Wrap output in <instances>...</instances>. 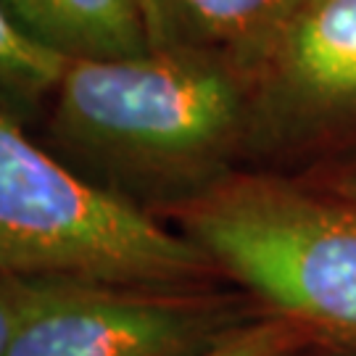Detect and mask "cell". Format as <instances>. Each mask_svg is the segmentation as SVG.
<instances>
[{"label": "cell", "instance_id": "9c48e42d", "mask_svg": "<svg viewBox=\"0 0 356 356\" xmlns=\"http://www.w3.org/2000/svg\"><path fill=\"white\" fill-rule=\"evenodd\" d=\"M312 335L282 317L251 319L225 341L195 356H291Z\"/></svg>", "mask_w": 356, "mask_h": 356}, {"label": "cell", "instance_id": "52a82bcc", "mask_svg": "<svg viewBox=\"0 0 356 356\" xmlns=\"http://www.w3.org/2000/svg\"><path fill=\"white\" fill-rule=\"evenodd\" d=\"M16 24L72 58H124L153 51L145 0H3Z\"/></svg>", "mask_w": 356, "mask_h": 356}, {"label": "cell", "instance_id": "30bf717a", "mask_svg": "<svg viewBox=\"0 0 356 356\" xmlns=\"http://www.w3.org/2000/svg\"><path fill=\"white\" fill-rule=\"evenodd\" d=\"M48 277H3L0 275V356L8 354L13 335L38 306Z\"/></svg>", "mask_w": 356, "mask_h": 356}, {"label": "cell", "instance_id": "ba28073f", "mask_svg": "<svg viewBox=\"0 0 356 356\" xmlns=\"http://www.w3.org/2000/svg\"><path fill=\"white\" fill-rule=\"evenodd\" d=\"M69 58L45 48L16 24L0 0V98L38 103L56 92Z\"/></svg>", "mask_w": 356, "mask_h": 356}, {"label": "cell", "instance_id": "6da1fadb", "mask_svg": "<svg viewBox=\"0 0 356 356\" xmlns=\"http://www.w3.org/2000/svg\"><path fill=\"white\" fill-rule=\"evenodd\" d=\"M248 124L241 79L179 48L72 58L53 92V145L79 164L76 175H101L114 193L177 191V204L222 177L219 164Z\"/></svg>", "mask_w": 356, "mask_h": 356}, {"label": "cell", "instance_id": "7a4b0ae2", "mask_svg": "<svg viewBox=\"0 0 356 356\" xmlns=\"http://www.w3.org/2000/svg\"><path fill=\"white\" fill-rule=\"evenodd\" d=\"M216 269L185 232L90 182L0 111V275L201 288Z\"/></svg>", "mask_w": 356, "mask_h": 356}, {"label": "cell", "instance_id": "277c9868", "mask_svg": "<svg viewBox=\"0 0 356 356\" xmlns=\"http://www.w3.org/2000/svg\"><path fill=\"white\" fill-rule=\"evenodd\" d=\"M245 322L241 301L201 288L48 277L6 356H195Z\"/></svg>", "mask_w": 356, "mask_h": 356}, {"label": "cell", "instance_id": "3957f363", "mask_svg": "<svg viewBox=\"0 0 356 356\" xmlns=\"http://www.w3.org/2000/svg\"><path fill=\"white\" fill-rule=\"evenodd\" d=\"M216 269L304 327L356 343V209L275 177L222 175L175 204Z\"/></svg>", "mask_w": 356, "mask_h": 356}, {"label": "cell", "instance_id": "8fae6325", "mask_svg": "<svg viewBox=\"0 0 356 356\" xmlns=\"http://www.w3.org/2000/svg\"><path fill=\"white\" fill-rule=\"evenodd\" d=\"M343 193H346V198H348V201H351V204L356 206V175L351 179H348V182H346Z\"/></svg>", "mask_w": 356, "mask_h": 356}, {"label": "cell", "instance_id": "8992f818", "mask_svg": "<svg viewBox=\"0 0 356 356\" xmlns=\"http://www.w3.org/2000/svg\"><path fill=\"white\" fill-rule=\"evenodd\" d=\"M156 48H179L229 69L245 90L304 0H145Z\"/></svg>", "mask_w": 356, "mask_h": 356}, {"label": "cell", "instance_id": "5b68a950", "mask_svg": "<svg viewBox=\"0 0 356 356\" xmlns=\"http://www.w3.org/2000/svg\"><path fill=\"white\" fill-rule=\"evenodd\" d=\"M251 124L356 116V0H304L248 85Z\"/></svg>", "mask_w": 356, "mask_h": 356}]
</instances>
